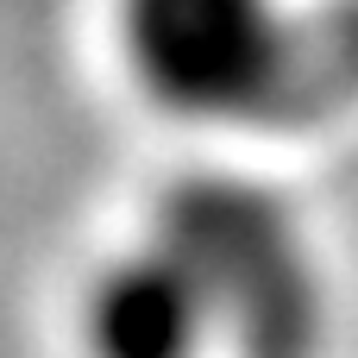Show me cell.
Returning a JSON list of instances; mask_svg holds the SVG:
<instances>
[{
  "mask_svg": "<svg viewBox=\"0 0 358 358\" xmlns=\"http://www.w3.org/2000/svg\"><path fill=\"white\" fill-rule=\"evenodd\" d=\"M120 38L157 107L302 126L358 101V0L283 19L271 0H120Z\"/></svg>",
  "mask_w": 358,
  "mask_h": 358,
  "instance_id": "obj_1",
  "label": "cell"
},
{
  "mask_svg": "<svg viewBox=\"0 0 358 358\" xmlns=\"http://www.w3.org/2000/svg\"><path fill=\"white\" fill-rule=\"evenodd\" d=\"M151 239H164L208 296L227 358H321L327 283L271 189L245 176H182L164 189Z\"/></svg>",
  "mask_w": 358,
  "mask_h": 358,
  "instance_id": "obj_2",
  "label": "cell"
},
{
  "mask_svg": "<svg viewBox=\"0 0 358 358\" xmlns=\"http://www.w3.org/2000/svg\"><path fill=\"white\" fill-rule=\"evenodd\" d=\"M82 358H220L208 296L164 239L107 258L76 308Z\"/></svg>",
  "mask_w": 358,
  "mask_h": 358,
  "instance_id": "obj_3",
  "label": "cell"
}]
</instances>
